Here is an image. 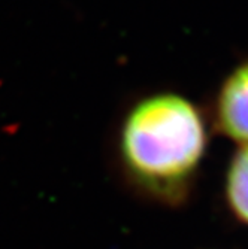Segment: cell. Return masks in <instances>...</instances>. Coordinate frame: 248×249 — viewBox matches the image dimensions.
<instances>
[{"label": "cell", "instance_id": "1", "mask_svg": "<svg viewBox=\"0 0 248 249\" xmlns=\"http://www.w3.org/2000/svg\"><path fill=\"white\" fill-rule=\"evenodd\" d=\"M199 107L175 93H157L134 105L121 128V154L144 182L169 187L189 178L207 148Z\"/></svg>", "mask_w": 248, "mask_h": 249}, {"label": "cell", "instance_id": "2", "mask_svg": "<svg viewBox=\"0 0 248 249\" xmlns=\"http://www.w3.org/2000/svg\"><path fill=\"white\" fill-rule=\"evenodd\" d=\"M214 118L228 138L248 145V60L221 82L214 102Z\"/></svg>", "mask_w": 248, "mask_h": 249}, {"label": "cell", "instance_id": "3", "mask_svg": "<svg viewBox=\"0 0 248 249\" xmlns=\"http://www.w3.org/2000/svg\"><path fill=\"white\" fill-rule=\"evenodd\" d=\"M228 198L233 212L248 224V145L233 157L228 173Z\"/></svg>", "mask_w": 248, "mask_h": 249}]
</instances>
